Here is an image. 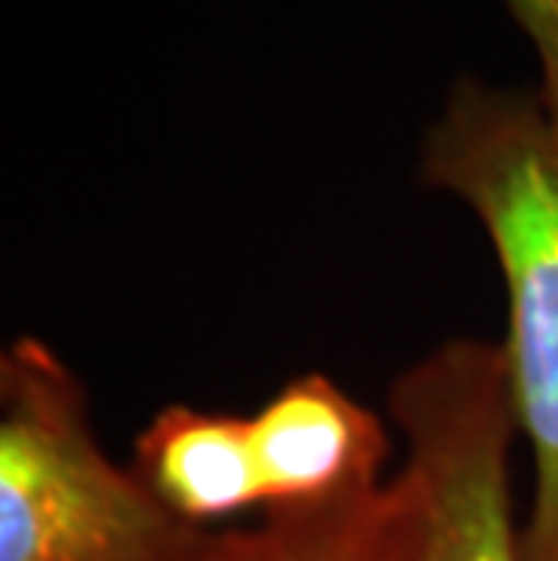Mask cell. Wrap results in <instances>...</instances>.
<instances>
[{
	"label": "cell",
	"instance_id": "1",
	"mask_svg": "<svg viewBox=\"0 0 558 561\" xmlns=\"http://www.w3.org/2000/svg\"><path fill=\"white\" fill-rule=\"evenodd\" d=\"M421 178L479 218L501 265V352L533 460L522 561H558V121L540 91L460 77L421 138Z\"/></svg>",
	"mask_w": 558,
	"mask_h": 561
},
{
	"label": "cell",
	"instance_id": "2",
	"mask_svg": "<svg viewBox=\"0 0 558 561\" xmlns=\"http://www.w3.org/2000/svg\"><path fill=\"white\" fill-rule=\"evenodd\" d=\"M196 536L135 468H121L99 446L84 388L52 344H8L0 355V561H168Z\"/></svg>",
	"mask_w": 558,
	"mask_h": 561
},
{
	"label": "cell",
	"instance_id": "3",
	"mask_svg": "<svg viewBox=\"0 0 558 561\" xmlns=\"http://www.w3.org/2000/svg\"><path fill=\"white\" fill-rule=\"evenodd\" d=\"M388 413L424 500L421 561H522L512 500L519 424L501 344H439L396 377Z\"/></svg>",
	"mask_w": 558,
	"mask_h": 561
},
{
	"label": "cell",
	"instance_id": "4",
	"mask_svg": "<svg viewBox=\"0 0 558 561\" xmlns=\"http://www.w3.org/2000/svg\"><path fill=\"white\" fill-rule=\"evenodd\" d=\"M247 421L265 515H319L388 485L382 416L323 374L291 377Z\"/></svg>",
	"mask_w": 558,
	"mask_h": 561
},
{
	"label": "cell",
	"instance_id": "5",
	"mask_svg": "<svg viewBox=\"0 0 558 561\" xmlns=\"http://www.w3.org/2000/svg\"><path fill=\"white\" fill-rule=\"evenodd\" d=\"M135 474L189 529L261 507L251 421L196 405H163L135 442Z\"/></svg>",
	"mask_w": 558,
	"mask_h": 561
},
{
	"label": "cell",
	"instance_id": "6",
	"mask_svg": "<svg viewBox=\"0 0 558 561\" xmlns=\"http://www.w3.org/2000/svg\"><path fill=\"white\" fill-rule=\"evenodd\" d=\"M421 540V485L402 468L360 504L319 515H265L258 529L200 533L168 561H407Z\"/></svg>",
	"mask_w": 558,
	"mask_h": 561
},
{
	"label": "cell",
	"instance_id": "7",
	"mask_svg": "<svg viewBox=\"0 0 558 561\" xmlns=\"http://www.w3.org/2000/svg\"><path fill=\"white\" fill-rule=\"evenodd\" d=\"M540 62V99L558 121V0H508Z\"/></svg>",
	"mask_w": 558,
	"mask_h": 561
},
{
	"label": "cell",
	"instance_id": "8",
	"mask_svg": "<svg viewBox=\"0 0 558 561\" xmlns=\"http://www.w3.org/2000/svg\"><path fill=\"white\" fill-rule=\"evenodd\" d=\"M421 547H424V540H421ZM421 547H418V551H413V554H410L407 561H421Z\"/></svg>",
	"mask_w": 558,
	"mask_h": 561
}]
</instances>
